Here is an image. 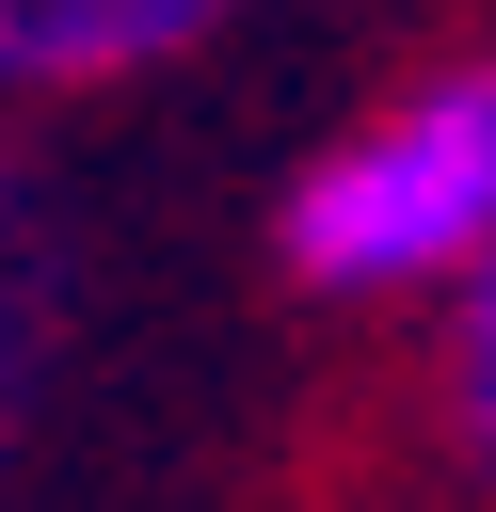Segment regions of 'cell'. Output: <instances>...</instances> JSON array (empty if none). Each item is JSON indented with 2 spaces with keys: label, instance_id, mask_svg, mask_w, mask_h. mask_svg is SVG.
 <instances>
[{
  "label": "cell",
  "instance_id": "cell-1",
  "mask_svg": "<svg viewBox=\"0 0 496 512\" xmlns=\"http://www.w3.org/2000/svg\"><path fill=\"white\" fill-rule=\"evenodd\" d=\"M496 256V48H432L272 192V272L336 320H416Z\"/></svg>",
  "mask_w": 496,
  "mask_h": 512
},
{
  "label": "cell",
  "instance_id": "cell-2",
  "mask_svg": "<svg viewBox=\"0 0 496 512\" xmlns=\"http://www.w3.org/2000/svg\"><path fill=\"white\" fill-rule=\"evenodd\" d=\"M80 320H96L80 176L48 160V112H0V496L32 480V448L80 384Z\"/></svg>",
  "mask_w": 496,
  "mask_h": 512
},
{
  "label": "cell",
  "instance_id": "cell-3",
  "mask_svg": "<svg viewBox=\"0 0 496 512\" xmlns=\"http://www.w3.org/2000/svg\"><path fill=\"white\" fill-rule=\"evenodd\" d=\"M256 0H0V112H96L208 64Z\"/></svg>",
  "mask_w": 496,
  "mask_h": 512
},
{
  "label": "cell",
  "instance_id": "cell-4",
  "mask_svg": "<svg viewBox=\"0 0 496 512\" xmlns=\"http://www.w3.org/2000/svg\"><path fill=\"white\" fill-rule=\"evenodd\" d=\"M416 448L464 512H496V256L416 304Z\"/></svg>",
  "mask_w": 496,
  "mask_h": 512
}]
</instances>
